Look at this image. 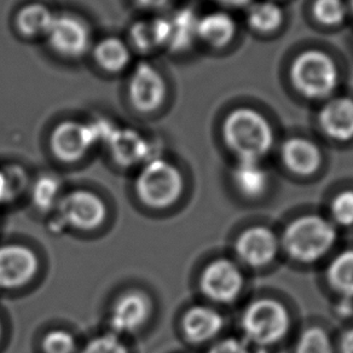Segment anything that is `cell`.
I'll use <instances>...</instances> for the list:
<instances>
[{"label": "cell", "mask_w": 353, "mask_h": 353, "mask_svg": "<svg viewBox=\"0 0 353 353\" xmlns=\"http://www.w3.org/2000/svg\"><path fill=\"white\" fill-rule=\"evenodd\" d=\"M41 348L44 353H75L77 340L67 330L56 329L45 334L41 340Z\"/></svg>", "instance_id": "obj_30"}, {"label": "cell", "mask_w": 353, "mask_h": 353, "mask_svg": "<svg viewBox=\"0 0 353 353\" xmlns=\"http://www.w3.org/2000/svg\"><path fill=\"white\" fill-rule=\"evenodd\" d=\"M223 139L239 161L261 162L274 147V130L263 114L248 107L234 109L223 123Z\"/></svg>", "instance_id": "obj_1"}, {"label": "cell", "mask_w": 353, "mask_h": 353, "mask_svg": "<svg viewBox=\"0 0 353 353\" xmlns=\"http://www.w3.org/2000/svg\"><path fill=\"white\" fill-rule=\"evenodd\" d=\"M1 335H3V325H1V322H0V339H1Z\"/></svg>", "instance_id": "obj_39"}, {"label": "cell", "mask_w": 353, "mask_h": 353, "mask_svg": "<svg viewBox=\"0 0 353 353\" xmlns=\"http://www.w3.org/2000/svg\"><path fill=\"white\" fill-rule=\"evenodd\" d=\"M347 4H348V10H350V12H352V14H353V0H348Z\"/></svg>", "instance_id": "obj_38"}, {"label": "cell", "mask_w": 353, "mask_h": 353, "mask_svg": "<svg viewBox=\"0 0 353 353\" xmlns=\"http://www.w3.org/2000/svg\"><path fill=\"white\" fill-rule=\"evenodd\" d=\"M39 259L34 250L23 245H0V290L22 288L34 280Z\"/></svg>", "instance_id": "obj_11"}, {"label": "cell", "mask_w": 353, "mask_h": 353, "mask_svg": "<svg viewBox=\"0 0 353 353\" xmlns=\"http://www.w3.org/2000/svg\"><path fill=\"white\" fill-rule=\"evenodd\" d=\"M199 17L190 10L176 12L174 17L170 19L171 37L168 45L172 49L185 50L196 39V27Z\"/></svg>", "instance_id": "obj_25"}, {"label": "cell", "mask_w": 353, "mask_h": 353, "mask_svg": "<svg viewBox=\"0 0 353 353\" xmlns=\"http://www.w3.org/2000/svg\"><path fill=\"white\" fill-rule=\"evenodd\" d=\"M336 226L325 216L305 214L288 223L280 237L281 250L299 264H314L332 252Z\"/></svg>", "instance_id": "obj_2"}, {"label": "cell", "mask_w": 353, "mask_h": 353, "mask_svg": "<svg viewBox=\"0 0 353 353\" xmlns=\"http://www.w3.org/2000/svg\"><path fill=\"white\" fill-rule=\"evenodd\" d=\"M8 202H11L9 183H8L4 171L0 170V205L8 203Z\"/></svg>", "instance_id": "obj_35"}, {"label": "cell", "mask_w": 353, "mask_h": 353, "mask_svg": "<svg viewBox=\"0 0 353 353\" xmlns=\"http://www.w3.org/2000/svg\"><path fill=\"white\" fill-rule=\"evenodd\" d=\"M319 125L321 131L333 141L353 139V99L339 96L327 99L319 110Z\"/></svg>", "instance_id": "obj_16"}, {"label": "cell", "mask_w": 353, "mask_h": 353, "mask_svg": "<svg viewBox=\"0 0 353 353\" xmlns=\"http://www.w3.org/2000/svg\"><path fill=\"white\" fill-rule=\"evenodd\" d=\"M336 353H353V327L346 329L339 338Z\"/></svg>", "instance_id": "obj_34"}, {"label": "cell", "mask_w": 353, "mask_h": 353, "mask_svg": "<svg viewBox=\"0 0 353 353\" xmlns=\"http://www.w3.org/2000/svg\"><path fill=\"white\" fill-rule=\"evenodd\" d=\"M221 6L231 8V9H241L252 4V0H216Z\"/></svg>", "instance_id": "obj_37"}, {"label": "cell", "mask_w": 353, "mask_h": 353, "mask_svg": "<svg viewBox=\"0 0 353 353\" xmlns=\"http://www.w3.org/2000/svg\"><path fill=\"white\" fill-rule=\"evenodd\" d=\"M3 171L6 173L9 188H10L11 202L15 201L27 189V184H28L27 173L22 167L16 166V165L6 166Z\"/></svg>", "instance_id": "obj_32"}, {"label": "cell", "mask_w": 353, "mask_h": 353, "mask_svg": "<svg viewBox=\"0 0 353 353\" xmlns=\"http://www.w3.org/2000/svg\"><path fill=\"white\" fill-rule=\"evenodd\" d=\"M247 23L260 34H271L280 30L285 22V12L272 0L254 1L247 6Z\"/></svg>", "instance_id": "obj_22"}, {"label": "cell", "mask_w": 353, "mask_h": 353, "mask_svg": "<svg viewBox=\"0 0 353 353\" xmlns=\"http://www.w3.org/2000/svg\"><path fill=\"white\" fill-rule=\"evenodd\" d=\"M231 179L236 192L248 200L261 199L270 187V176L261 162H237Z\"/></svg>", "instance_id": "obj_18"}, {"label": "cell", "mask_w": 353, "mask_h": 353, "mask_svg": "<svg viewBox=\"0 0 353 353\" xmlns=\"http://www.w3.org/2000/svg\"><path fill=\"white\" fill-rule=\"evenodd\" d=\"M110 154L119 166L131 167L144 161L149 147L144 138L134 130H114L108 139Z\"/></svg>", "instance_id": "obj_19"}, {"label": "cell", "mask_w": 353, "mask_h": 353, "mask_svg": "<svg viewBox=\"0 0 353 353\" xmlns=\"http://www.w3.org/2000/svg\"><path fill=\"white\" fill-rule=\"evenodd\" d=\"M330 221L335 226H353V189L339 192L330 202Z\"/></svg>", "instance_id": "obj_29"}, {"label": "cell", "mask_w": 353, "mask_h": 353, "mask_svg": "<svg viewBox=\"0 0 353 353\" xmlns=\"http://www.w3.org/2000/svg\"><path fill=\"white\" fill-rule=\"evenodd\" d=\"M152 312L150 298L141 290H130L115 300L110 311V328L115 335L133 334L142 329Z\"/></svg>", "instance_id": "obj_13"}, {"label": "cell", "mask_w": 353, "mask_h": 353, "mask_svg": "<svg viewBox=\"0 0 353 353\" xmlns=\"http://www.w3.org/2000/svg\"><path fill=\"white\" fill-rule=\"evenodd\" d=\"M46 37L50 46L68 59L81 57L91 46L90 27L83 19L72 14L54 15Z\"/></svg>", "instance_id": "obj_12"}, {"label": "cell", "mask_w": 353, "mask_h": 353, "mask_svg": "<svg viewBox=\"0 0 353 353\" xmlns=\"http://www.w3.org/2000/svg\"><path fill=\"white\" fill-rule=\"evenodd\" d=\"M94 59L104 72L119 73L131 62V50L123 40L108 37L96 45Z\"/></svg>", "instance_id": "obj_24"}, {"label": "cell", "mask_w": 353, "mask_h": 353, "mask_svg": "<svg viewBox=\"0 0 353 353\" xmlns=\"http://www.w3.org/2000/svg\"><path fill=\"white\" fill-rule=\"evenodd\" d=\"M128 97L141 113H154L167 97V85L160 70L147 62L136 65L128 80Z\"/></svg>", "instance_id": "obj_9"}, {"label": "cell", "mask_w": 353, "mask_h": 353, "mask_svg": "<svg viewBox=\"0 0 353 353\" xmlns=\"http://www.w3.org/2000/svg\"><path fill=\"white\" fill-rule=\"evenodd\" d=\"M171 37L170 19H155L136 22L130 32L131 43L142 52H149L162 45H168Z\"/></svg>", "instance_id": "obj_20"}, {"label": "cell", "mask_w": 353, "mask_h": 353, "mask_svg": "<svg viewBox=\"0 0 353 353\" xmlns=\"http://www.w3.org/2000/svg\"><path fill=\"white\" fill-rule=\"evenodd\" d=\"M311 11L314 20L327 27L343 25L350 14L346 0H314Z\"/></svg>", "instance_id": "obj_27"}, {"label": "cell", "mask_w": 353, "mask_h": 353, "mask_svg": "<svg viewBox=\"0 0 353 353\" xmlns=\"http://www.w3.org/2000/svg\"><path fill=\"white\" fill-rule=\"evenodd\" d=\"M294 353H336L332 339L322 327L312 325L300 334Z\"/></svg>", "instance_id": "obj_28"}, {"label": "cell", "mask_w": 353, "mask_h": 353, "mask_svg": "<svg viewBox=\"0 0 353 353\" xmlns=\"http://www.w3.org/2000/svg\"><path fill=\"white\" fill-rule=\"evenodd\" d=\"M208 353H250V345L243 338H225L213 343Z\"/></svg>", "instance_id": "obj_33"}, {"label": "cell", "mask_w": 353, "mask_h": 353, "mask_svg": "<svg viewBox=\"0 0 353 353\" xmlns=\"http://www.w3.org/2000/svg\"><path fill=\"white\" fill-rule=\"evenodd\" d=\"M234 250L241 264L263 269L272 264L280 253V237L268 226H250L237 236Z\"/></svg>", "instance_id": "obj_8"}, {"label": "cell", "mask_w": 353, "mask_h": 353, "mask_svg": "<svg viewBox=\"0 0 353 353\" xmlns=\"http://www.w3.org/2000/svg\"><path fill=\"white\" fill-rule=\"evenodd\" d=\"M280 155L283 166L292 174L301 178L314 176L323 162L319 145L304 137L285 139L281 147Z\"/></svg>", "instance_id": "obj_14"}, {"label": "cell", "mask_w": 353, "mask_h": 353, "mask_svg": "<svg viewBox=\"0 0 353 353\" xmlns=\"http://www.w3.org/2000/svg\"><path fill=\"white\" fill-rule=\"evenodd\" d=\"M325 279L343 299H353V248L341 250L329 261Z\"/></svg>", "instance_id": "obj_21"}, {"label": "cell", "mask_w": 353, "mask_h": 353, "mask_svg": "<svg viewBox=\"0 0 353 353\" xmlns=\"http://www.w3.org/2000/svg\"><path fill=\"white\" fill-rule=\"evenodd\" d=\"M199 288L202 295L214 304H232L245 288V276L236 261L218 258L202 270Z\"/></svg>", "instance_id": "obj_6"}, {"label": "cell", "mask_w": 353, "mask_h": 353, "mask_svg": "<svg viewBox=\"0 0 353 353\" xmlns=\"http://www.w3.org/2000/svg\"><path fill=\"white\" fill-rule=\"evenodd\" d=\"M240 325L243 339L250 346L270 347L288 335L292 319L285 304L265 296L245 306L241 314Z\"/></svg>", "instance_id": "obj_3"}, {"label": "cell", "mask_w": 353, "mask_h": 353, "mask_svg": "<svg viewBox=\"0 0 353 353\" xmlns=\"http://www.w3.org/2000/svg\"><path fill=\"white\" fill-rule=\"evenodd\" d=\"M183 335L192 345L211 343L224 329V319L218 310L207 305H195L183 314Z\"/></svg>", "instance_id": "obj_15"}, {"label": "cell", "mask_w": 353, "mask_h": 353, "mask_svg": "<svg viewBox=\"0 0 353 353\" xmlns=\"http://www.w3.org/2000/svg\"><path fill=\"white\" fill-rule=\"evenodd\" d=\"M59 221L79 231H94L107 221V205L97 194L78 189L62 195L57 203Z\"/></svg>", "instance_id": "obj_7"}, {"label": "cell", "mask_w": 353, "mask_h": 353, "mask_svg": "<svg viewBox=\"0 0 353 353\" xmlns=\"http://www.w3.org/2000/svg\"><path fill=\"white\" fill-rule=\"evenodd\" d=\"M97 143L92 125L65 120L50 134V149L56 159L65 163L81 160Z\"/></svg>", "instance_id": "obj_10"}, {"label": "cell", "mask_w": 353, "mask_h": 353, "mask_svg": "<svg viewBox=\"0 0 353 353\" xmlns=\"http://www.w3.org/2000/svg\"><path fill=\"white\" fill-rule=\"evenodd\" d=\"M80 353H130L118 335L103 334L88 341Z\"/></svg>", "instance_id": "obj_31"}, {"label": "cell", "mask_w": 353, "mask_h": 353, "mask_svg": "<svg viewBox=\"0 0 353 353\" xmlns=\"http://www.w3.org/2000/svg\"><path fill=\"white\" fill-rule=\"evenodd\" d=\"M237 33L235 19L225 11L208 12L197 20V39L213 49H224Z\"/></svg>", "instance_id": "obj_17"}, {"label": "cell", "mask_w": 353, "mask_h": 353, "mask_svg": "<svg viewBox=\"0 0 353 353\" xmlns=\"http://www.w3.org/2000/svg\"><path fill=\"white\" fill-rule=\"evenodd\" d=\"M139 6L145 9H161L166 6L171 0H136Z\"/></svg>", "instance_id": "obj_36"}, {"label": "cell", "mask_w": 353, "mask_h": 353, "mask_svg": "<svg viewBox=\"0 0 353 353\" xmlns=\"http://www.w3.org/2000/svg\"><path fill=\"white\" fill-rule=\"evenodd\" d=\"M181 170L165 159H152L138 173L134 192L143 206L166 210L176 205L184 192Z\"/></svg>", "instance_id": "obj_5"}, {"label": "cell", "mask_w": 353, "mask_h": 353, "mask_svg": "<svg viewBox=\"0 0 353 353\" xmlns=\"http://www.w3.org/2000/svg\"><path fill=\"white\" fill-rule=\"evenodd\" d=\"M290 83L305 99H330L339 86V68L333 57L321 50L298 54L290 65Z\"/></svg>", "instance_id": "obj_4"}, {"label": "cell", "mask_w": 353, "mask_h": 353, "mask_svg": "<svg viewBox=\"0 0 353 353\" xmlns=\"http://www.w3.org/2000/svg\"><path fill=\"white\" fill-rule=\"evenodd\" d=\"M54 14L41 3L22 6L16 15V28L27 38L46 37L52 25Z\"/></svg>", "instance_id": "obj_23"}, {"label": "cell", "mask_w": 353, "mask_h": 353, "mask_svg": "<svg viewBox=\"0 0 353 353\" xmlns=\"http://www.w3.org/2000/svg\"><path fill=\"white\" fill-rule=\"evenodd\" d=\"M61 197V183L54 176H40L32 188L33 205L43 213L56 208Z\"/></svg>", "instance_id": "obj_26"}]
</instances>
